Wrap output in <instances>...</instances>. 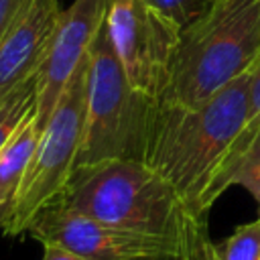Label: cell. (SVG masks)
Returning a JSON list of instances; mask_svg holds the SVG:
<instances>
[{
	"label": "cell",
	"mask_w": 260,
	"mask_h": 260,
	"mask_svg": "<svg viewBox=\"0 0 260 260\" xmlns=\"http://www.w3.org/2000/svg\"><path fill=\"white\" fill-rule=\"evenodd\" d=\"M59 203L112 228L171 240L187 260H211L207 217L144 160L116 158L75 169Z\"/></svg>",
	"instance_id": "cell-1"
},
{
	"label": "cell",
	"mask_w": 260,
	"mask_h": 260,
	"mask_svg": "<svg viewBox=\"0 0 260 260\" xmlns=\"http://www.w3.org/2000/svg\"><path fill=\"white\" fill-rule=\"evenodd\" d=\"M246 124V73L199 106L160 102L144 162L169 179L197 215L207 217V191Z\"/></svg>",
	"instance_id": "cell-2"
},
{
	"label": "cell",
	"mask_w": 260,
	"mask_h": 260,
	"mask_svg": "<svg viewBox=\"0 0 260 260\" xmlns=\"http://www.w3.org/2000/svg\"><path fill=\"white\" fill-rule=\"evenodd\" d=\"M260 53V0H211L181 30L167 104L199 106L248 71Z\"/></svg>",
	"instance_id": "cell-3"
},
{
	"label": "cell",
	"mask_w": 260,
	"mask_h": 260,
	"mask_svg": "<svg viewBox=\"0 0 260 260\" xmlns=\"http://www.w3.org/2000/svg\"><path fill=\"white\" fill-rule=\"evenodd\" d=\"M158 104L130 85L104 22L89 49L85 128L75 169L116 158L144 160Z\"/></svg>",
	"instance_id": "cell-4"
},
{
	"label": "cell",
	"mask_w": 260,
	"mask_h": 260,
	"mask_svg": "<svg viewBox=\"0 0 260 260\" xmlns=\"http://www.w3.org/2000/svg\"><path fill=\"white\" fill-rule=\"evenodd\" d=\"M87 75L89 53L67 83L47 124L41 128L37 150L14 199L12 215L2 228L6 236H20L28 232L45 209L61 201L73 177L83 142Z\"/></svg>",
	"instance_id": "cell-5"
},
{
	"label": "cell",
	"mask_w": 260,
	"mask_h": 260,
	"mask_svg": "<svg viewBox=\"0 0 260 260\" xmlns=\"http://www.w3.org/2000/svg\"><path fill=\"white\" fill-rule=\"evenodd\" d=\"M106 26L130 85L138 93L162 102L181 28L144 0H110Z\"/></svg>",
	"instance_id": "cell-6"
},
{
	"label": "cell",
	"mask_w": 260,
	"mask_h": 260,
	"mask_svg": "<svg viewBox=\"0 0 260 260\" xmlns=\"http://www.w3.org/2000/svg\"><path fill=\"white\" fill-rule=\"evenodd\" d=\"M37 242H53L87 260H187L171 240L106 225L65 203L45 209L26 232Z\"/></svg>",
	"instance_id": "cell-7"
},
{
	"label": "cell",
	"mask_w": 260,
	"mask_h": 260,
	"mask_svg": "<svg viewBox=\"0 0 260 260\" xmlns=\"http://www.w3.org/2000/svg\"><path fill=\"white\" fill-rule=\"evenodd\" d=\"M110 0H73L63 8L45 57L37 71L35 85V120L43 128L53 114L67 83L87 59V53L106 22Z\"/></svg>",
	"instance_id": "cell-8"
},
{
	"label": "cell",
	"mask_w": 260,
	"mask_h": 260,
	"mask_svg": "<svg viewBox=\"0 0 260 260\" xmlns=\"http://www.w3.org/2000/svg\"><path fill=\"white\" fill-rule=\"evenodd\" d=\"M61 10V0H32L22 16L2 37L0 104L16 87L37 75Z\"/></svg>",
	"instance_id": "cell-9"
},
{
	"label": "cell",
	"mask_w": 260,
	"mask_h": 260,
	"mask_svg": "<svg viewBox=\"0 0 260 260\" xmlns=\"http://www.w3.org/2000/svg\"><path fill=\"white\" fill-rule=\"evenodd\" d=\"M234 185L244 187L256 199L260 217V124H246V128L232 144L207 191V207L211 209L219 195Z\"/></svg>",
	"instance_id": "cell-10"
},
{
	"label": "cell",
	"mask_w": 260,
	"mask_h": 260,
	"mask_svg": "<svg viewBox=\"0 0 260 260\" xmlns=\"http://www.w3.org/2000/svg\"><path fill=\"white\" fill-rule=\"evenodd\" d=\"M41 128L35 120V112L18 126L4 150L0 152V205L14 203L22 177L32 160Z\"/></svg>",
	"instance_id": "cell-11"
},
{
	"label": "cell",
	"mask_w": 260,
	"mask_h": 260,
	"mask_svg": "<svg viewBox=\"0 0 260 260\" xmlns=\"http://www.w3.org/2000/svg\"><path fill=\"white\" fill-rule=\"evenodd\" d=\"M35 85L37 75L16 87L2 104H0V152L18 130V126L35 112Z\"/></svg>",
	"instance_id": "cell-12"
},
{
	"label": "cell",
	"mask_w": 260,
	"mask_h": 260,
	"mask_svg": "<svg viewBox=\"0 0 260 260\" xmlns=\"http://www.w3.org/2000/svg\"><path fill=\"white\" fill-rule=\"evenodd\" d=\"M211 260H260V217L238 225L225 240L213 242Z\"/></svg>",
	"instance_id": "cell-13"
},
{
	"label": "cell",
	"mask_w": 260,
	"mask_h": 260,
	"mask_svg": "<svg viewBox=\"0 0 260 260\" xmlns=\"http://www.w3.org/2000/svg\"><path fill=\"white\" fill-rule=\"evenodd\" d=\"M148 6L171 18L181 30L197 20L211 4V0H144Z\"/></svg>",
	"instance_id": "cell-14"
},
{
	"label": "cell",
	"mask_w": 260,
	"mask_h": 260,
	"mask_svg": "<svg viewBox=\"0 0 260 260\" xmlns=\"http://www.w3.org/2000/svg\"><path fill=\"white\" fill-rule=\"evenodd\" d=\"M248 75V124H260V53L246 71Z\"/></svg>",
	"instance_id": "cell-15"
},
{
	"label": "cell",
	"mask_w": 260,
	"mask_h": 260,
	"mask_svg": "<svg viewBox=\"0 0 260 260\" xmlns=\"http://www.w3.org/2000/svg\"><path fill=\"white\" fill-rule=\"evenodd\" d=\"M32 0H0V41Z\"/></svg>",
	"instance_id": "cell-16"
},
{
	"label": "cell",
	"mask_w": 260,
	"mask_h": 260,
	"mask_svg": "<svg viewBox=\"0 0 260 260\" xmlns=\"http://www.w3.org/2000/svg\"><path fill=\"white\" fill-rule=\"evenodd\" d=\"M41 260H87L75 252H71L69 248L61 246V244H53V242H45L43 244V258Z\"/></svg>",
	"instance_id": "cell-17"
},
{
	"label": "cell",
	"mask_w": 260,
	"mask_h": 260,
	"mask_svg": "<svg viewBox=\"0 0 260 260\" xmlns=\"http://www.w3.org/2000/svg\"><path fill=\"white\" fill-rule=\"evenodd\" d=\"M12 207H14V203H2V205H0V228H4L6 221L10 219V215H12Z\"/></svg>",
	"instance_id": "cell-18"
}]
</instances>
